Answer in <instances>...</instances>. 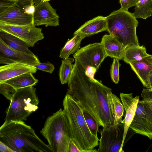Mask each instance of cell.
Masks as SVG:
<instances>
[{
	"instance_id": "cell-17",
	"label": "cell",
	"mask_w": 152,
	"mask_h": 152,
	"mask_svg": "<svg viewBox=\"0 0 152 152\" xmlns=\"http://www.w3.org/2000/svg\"><path fill=\"white\" fill-rule=\"evenodd\" d=\"M100 43L102 45L107 57L123 60L125 48L113 37L109 34L104 35Z\"/></svg>"
},
{
	"instance_id": "cell-1",
	"label": "cell",
	"mask_w": 152,
	"mask_h": 152,
	"mask_svg": "<svg viewBox=\"0 0 152 152\" xmlns=\"http://www.w3.org/2000/svg\"><path fill=\"white\" fill-rule=\"evenodd\" d=\"M67 94L89 112L103 128L113 125V118L107 101L111 88L95 78L88 77L76 61L68 83Z\"/></svg>"
},
{
	"instance_id": "cell-19",
	"label": "cell",
	"mask_w": 152,
	"mask_h": 152,
	"mask_svg": "<svg viewBox=\"0 0 152 152\" xmlns=\"http://www.w3.org/2000/svg\"><path fill=\"white\" fill-rule=\"evenodd\" d=\"M0 39L13 49L30 55H35L28 49L30 46L27 43L16 36L1 30H0Z\"/></svg>"
},
{
	"instance_id": "cell-29",
	"label": "cell",
	"mask_w": 152,
	"mask_h": 152,
	"mask_svg": "<svg viewBox=\"0 0 152 152\" xmlns=\"http://www.w3.org/2000/svg\"><path fill=\"white\" fill-rule=\"evenodd\" d=\"M119 60L117 58H113L110 69V74L112 80L115 84H118L119 80V68L120 64Z\"/></svg>"
},
{
	"instance_id": "cell-2",
	"label": "cell",
	"mask_w": 152,
	"mask_h": 152,
	"mask_svg": "<svg viewBox=\"0 0 152 152\" xmlns=\"http://www.w3.org/2000/svg\"><path fill=\"white\" fill-rule=\"evenodd\" d=\"M0 141L15 152H53L23 121L4 122L0 128Z\"/></svg>"
},
{
	"instance_id": "cell-14",
	"label": "cell",
	"mask_w": 152,
	"mask_h": 152,
	"mask_svg": "<svg viewBox=\"0 0 152 152\" xmlns=\"http://www.w3.org/2000/svg\"><path fill=\"white\" fill-rule=\"evenodd\" d=\"M129 128L135 133L152 139V132L146 118L143 99L139 100L135 115Z\"/></svg>"
},
{
	"instance_id": "cell-37",
	"label": "cell",
	"mask_w": 152,
	"mask_h": 152,
	"mask_svg": "<svg viewBox=\"0 0 152 152\" xmlns=\"http://www.w3.org/2000/svg\"><path fill=\"white\" fill-rule=\"evenodd\" d=\"M148 61L152 64V55H151L150 56L146 58Z\"/></svg>"
},
{
	"instance_id": "cell-9",
	"label": "cell",
	"mask_w": 152,
	"mask_h": 152,
	"mask_svg": "<svg viewBox=\"0 0 152 152\" xmlns=\"http://www.w3.org/2000/svg\"><path fill=\"white\" fill-rule=\"evenodd\" d=\"M124 124L121 123L103 128L100 133L99 147L97 152H120L122 145Z\"/></svg>"
},
{
	"instance_id": "cell-6",
	"label": "cell",
	"mask_w": 152,
	"mask_h": 152,
	"mask_svg": "<svg viewBox=\"0 0 152 152\" xmlns=\"http://www.w3.org/2000/svg\"><path fill=\"white\" fill-rule=\"evenodd\" d=\"M39 102L33 86H28L16 89L6 111L5 121H24L33 112L38 109Z\"/></svg>"
},
{
	"instance_id": "cell-28",
	"label": "cell",
	"mask_w": 152,
	"mask_h": 152,
	"mask_svg": "<svg viewBox=\"0 0 152 152\" xmlns=\"http://www.w3.org/2000/svg\"><path fill=\"white\" fill-rule=\"evenodd\" d=\"M16 89L10 85L5 82L0 83V93L8 100H11Z\"/></svg>"
},
{
	"instance_id": "cell-11",
	"label": "cell",
	"mask_w": 152,
	"mask_h": 152,
	"mask_svg": "<svg viewBox=\"0 0 152 152\" xmlns=\"http://www.w3.org/2000/svg\"><path fill=\"white\" fill-rule=\"evenodd\" d=\"M40 63L35 55H31L13 49L0 39V63H22L28 65Z\"/></svg>"
},
{
	"instance_id": "cell-23",
	"label": "cell",
	"mask_w": 152,
	"mask_h": 152,
	"mask_svg": "<svg viewBox=\"0 0 152 152\" xmlns=\"http://www.w3.org/2000/svg\"><path fill=\"white\" fill-rule=\"evenodd\" d=\"M85 37L79 34L74 35L73 37L67 41L61 50L59 57L64 59L66 58L70 55L76 53L79 49L82 40Z\"/></svg>"
},
{
	"instance_id": "cell-3",
	"label": "cell",
	"mask_w": 152,
	"mask_h": 152,
	"mask_svg": "<svg viewBox=\"0 0 152 152\" xmlns=\"http://www.w3.org/2000/svg\"><path fill=\"white\" fill-rule=\"evenodd\" d=\"M63 106L71 139L84 152H97L94 148L99 145V139L90 132L86 122L81 106L71 95L66 94L63 100Z\"/></svg>"
},
{
	"instance_id": "cell-21",
	"label": "cell",
	"mask_w": 152,
	"mask_h": 152,
	"mask_svg": "<svg viewBox=\"0 0 152 152\" xmlns=\"http://www.w3.org/2000/svg\"><path fill=\"white\" fill-rule=\"evenodd\" d=\"M151 55L147 53L146 49L143 45H132L125 48L123 60L129 64L142 61Z\"/></svg>"
},
{
	"instance_id": "cell-33",
	"label": "cell",
	"mask_w": 152,
	"mask_h": 152,
	"mask_svg": "<svg viewBox=\"0 0 152 152\" xmlns=\"http://www.w3.org/2000/svg\"><path fill=\"white\" fill-rule=\"evenodd\" d=\"M68 152H84L74 141L71 139L69 142Z\"/></svg>"
},
{
	"instance_id": "cell-39",
	"label": "cell",
	"mask_w": 152,
	"mask_h": 152,
	"mask_svg": "<svg viewBox=\"0 0 152 152\" xmlns=\"http://www.w3.org/2000/svg\"></svg>"
},
{
	"instance_id": "cell-32",
	"label": "cell",
	"mask_w": 152,
	"mask_h": 152,
	"mask_svg": "<svg viewBox=\"0 0 152 152\" xmlns=\"http://www.w3.org/2000/svg\"><path fill=\"white\" fill-rule=\"evenodd\" d=\"M15 1L11 0H0V13L11 6Z\"/></svg>"
},
{
	"instance_id": "cell-5",
	"label": "cell",
	"mask_w": 152,
	"mask_h": 152,
	"mask_svg": "<svg viewBox=\"0 0 152 152\" xmlns=\"http://www.w3.org/2000/svg\"><path fill=\"white\" fill-rule=\"evenodd\" d=\"M40 133L53 152H68L71 135L66 116L61 108L47 118Z\"/></svg>"
},
{
	"instance_id": "cell-20",
	"label": "cell",
	"mask_w": 152,
	"mask_h": 152,
	"mask_svg": "<svg viewBox=\"0 0 152 152\" xmlns=\"http://www.w3.org/2000/svg\"><path fill=\"white\" fill-rule=\"evenodd\" d=\"M108 103L113 115V125L116 126L122 122L124 108L120 99L111 91L107 94Z\"/></svg>"
},
{
	"instance_id": "cell-26",
	"label": "cell",
	"mask_w": 152,
	"mask_h": 152,
	"mask_svg": "<svg viewBox=\"0 0 152 152\" xmlns=\"http://www.w3.org/2000/svg\"><path fill=\"white\" fill-rule=\"evenodd\" d=\"M141 96L144 102L146 118L152 132V91L143 88Z\"/></svg>"
},
{
	"instance_id": "cell-15",
	"label": "cell",
	"mask_w": 152,
	"mask_h": 152,
	"mask_svg": "<svg viewBox=\"0 0 152 152\" xmlns=\"http://www.w3.org/2000/svg\"><path fill=\"white\" fill-rule=\"evenodd\" d=\"M37 69L30 65L14 63L0 67V83L28 72L35 73Z\"/></svg>"
},
{
	"instance_id": "cell-34",
	"label": "cell",
	"mask_w": 152,
	"mask_h": 152,
	"mask_svg": "<svg viewBox=\"0 0 152 152\" xmlns=\"http://www.w3.org/2000/svg\"><path fill=\"white\" fill-rule=\"evenodd\" d=\"M0 151L1 152H15L8 146L0 141Z\"/></svg>"
},
{
	"instance_id": "cell-38",
	"label": "cell",
	"mask_w": 152,
	"mask_h": 152,
	"mask_svg": "<svg viewBox=\"0 0 152 152\" xmlns=\"http://www.w3.org/2000/svg\"><path fill=\"white\" fill-rule=\"evenodd\" d=\"M11 0L13 1H15L16 0Z\"/></svg>"
},
{
	"instance_id": "cell-25",
	"label": "cell",
	"mask_w": 152,
	"mask_h": 152,
	"mask_svg": "<svg viewBox=\"0 0 152 152\" xmlns=\"http://www.w3.org/2000/svg\"><path fill=\"white\" fill-rule=\"evenodd\" d=\"M74 61V59L72 58L62 60L59 73V79L62 84L68 83L73 68V65L72 63Z\"/></svg>"
},
{
	"instance_id": "cell-12",
	"label": "cell",
	"mask_w": 152,
	"mask_h": 152,
	"mask_svg": "<svg viewBox=\"0 0 152 152\" xmlns=\"http://www.w3.org/2000/svg\"><path fill=\"white\" fill-rule=\"evenodd\" d=\"M33 21L36 26L59 25V16L48 1H41L35 5Z\"/></svg>"
},
{
	"instance_id": "cell-18",
	"label": "cell",
	"mask_w": 152,
	"mask_h": 152,
	"mask_svg": "<svg viewBox=\"0 0 152 152\" xmlns=\"http://www.w3.org/2000/svg\"><path fill=\"white\" fill-rule=\"evenodd\" d=\"M129 64L144 87L147 88L150 75L152 70V64L146 58L140 61L130 63Z\"/></svg>"
},
{
	"instance_id": "cell-35",
	"label": "cell",
	"mask_w": 152,
	"mask_h": 152,
	"mask_svg": "<svg viewBox=\"0 0 152 152\" xmlns=\"http://www.w3.org/2000/svg\"><path fill=\"white\" fill-rule=\"evenodd\" d=\"M147 89L152 91V70L150 75L148 86Z\"/></svg>"
},
{
	"instance_id": "cell-24",
	"label": "cell",
	"mask_w": 152,
	"mask_h": 152,
	"mask_svg": "<svg viewBox=\"0 0 152 152\" xmlns=\"http://www.w3.org/2000/svg\"><path fill=\"white\" fill-rule=\"evenodd\" d=\"M136 18L145 19L152 14V0H138L132 13Z\"/></svg>"
},
{
	"instance_id": "cell-31",
	"label": "cell",
	"mask_w": 152,
	"mask_h": 152,
	"mask_svg": "<svg viewBox=\"0 0 152 152\" xmlns=\"http://www.w3.org/2000/svg\"><path fill=\"white\" fill-rule=\"evenodd\" d=\"M138 0H119V2L121 5L120 9L128 10V9L135 6Z\"/></svg>"
},
{
	"instance_id": "cell-4",
	"label": "cell",
	"mask_w": 152,
	"mask_h": 152,
	"mask_svg": "<svg viewBox=\"0 0 152 152\" xmlns=\"http://www.w3.org/2000/svg\"><path fill=\"white\" fill-rule=\"evenodd\" d=\"M132 13L120 9L106 17L107 31L125 48L139 45L136 34L138 22Z\"/></svg>"
},
{
	"instance_id": "cell-13",
	"label": "cell",
	"mask_w": 152,
	"mask_h": 152,
	"mask_svg": "<svg viewBox=\"0 0 152 152\" xmlns=\"http://www.w3.org/2000/svg\"><path fill=\"white\" fill-rule=\"evenodd\" d=\"M120 96L121 102L126 111L124 118L121 123L124 124L123 139L120 152H123V147L129 126L134 117L139 96L133 97L132 93L125 94L120 93Z\"/></svg>"
},
{
	"instance_id": "cell-22",
	"label": "cell",
	"mask_w": 152,
	"mask_h": 152,
	"mask_svg": "<svg viewBox=\"0 0 152 152\" xmlns=\"http://www.w3.org/2000/svg\"><path fill=\"white\" fill-rule=\"evenodd\" d=\"M33 74L31 72L26 73L4 82L10 85L16 89L28 86H33L38 83V80L34 77Z\"/></svg>"
},
{
	"instance_id": "cell-27",
	"label": "cell",
	"mask_w": 152,
	"mask_h": 152,
	"mask_svg": "<svg viewBox=\"0 0 152 152\" xmlns=\"http://www.w3.org/2000/svg\"><path fill=\"white\" fill-rule=\"evenodd\" d=\"M81 106L86 122L90 132L93 134L97 136V132H99V127L100 126L99 124L89 112Z\"/></svg>"
},
{
	"instance_id": "cell-36",
	"label": "cell",
	"mask_w": 152,
	"mask_h": 152,
	"mask_svg": "<svg viewBox=\"0 0 152 152\" xmlns=\"http://www.w3.org/2000/svg\"><path fill=\"white\" fill-rule=\"evenodd\" d=\"M51 0H33L34 6L38 4L41 1H49Z\"/></svg>"
},
{
	"instance_id": "cell-8",
	"label": "cell",
	"mask_w": 152,
	"mask_h": 152,
	"mask_svg": "<svg viewBox=\"0 0 152 152\" xmlns=\"http://www.w3.org/2000/svg\"><path fill=\"white\" fill-rule=\"evenodd\" d=\"M107 57L103 47L100 42L90 44L79 49L73 55L76 61L86 71L96 72Z\"/></svg>"
},
{
	"instance_id": "cell-16",
	"label": "cell",
	"mask_w": 152,
	"mask_h": 152,
	"mask_svg": "<svg viewBox=\"0 0 152 152\" xmlns=\"http://www.w3.org/2000/svg\"><path fill=\"white\" fill-rule=\"evenodd\" d=\"M107 31L106 17L97 16L86 22L74 33L79 34L86 37L100 32Z\"/></svg>"
},
{
	"instance_id": "cell-30",
	"label": "cell",
	"mask_w": 152,
	"mask_h": 152,
	"mask_svg": "<svg viewBox=\"0 0 152 152\" xmlns=\"http://www.w3.org/2000/svg\"><path fill=\"white\" fill-rule=\"evenodd\" d=\"M30 65L34 66L37 69L52 73L55 69L54 65L50 62L33 64Z\"/></svg>"
},
{
	"instance_id": "cell-7",
	"label": "cell",
	"mask_w": 152,
	"mask_h": 152,
	"mask_svg": "<svg viewBox=\"0 0 152 152\" xmlns=\"http://www.w3.org/2000/svg\"><path fill=\"white\" fill-rule=\"evenodd\" d=\"M34 10L33 0H16L11 6L0 13V23L18 26L34 24Z\"/></svg>"
},
{
	"instance_id": "cell-10",
	"label": "cell",
	"mask_w": 152,
	"mask_h": 152,
	"mask_svg": "<svg viewBox=\"0 0 152 152\" xmlns=\"http://www.w3.org/2000/svg\"><path fill=\"white\" fill-rule=\"evenodd\" d=\"M0 30L18 37L33 47L38 41L44 38L41 28L34 24L26 26L13 25L0 23Z\"/></svg>"
}]
</instances>
